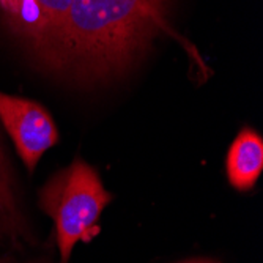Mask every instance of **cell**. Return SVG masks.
I'll list each match as a JSON object with an SVG mask.
<instances>
[{"label":"cell","instance_id":"5b68a950","mask_svg":"<svg viewBox=\"0 0 263 263\" xmlns=\"http://www.w3.org/2000/svg\"><path fill=\"white\" fill-rule=\"evenodd\" d=\"M29 240L30 232L19 205L13 171L0 142V252L16 249Z\"/></svg>","mask_w":263,"mask_h":263},{"label":"cell","instance_id":"3957f363","mask_svg":"<svg viewBox=\"0 0 263 263\" xmlns=\"http://www.w3.org/2000/svg\"><path fill=\"white\" fill-rule=\"evenodd\" d=\"M0 122L29 172L35 171L44 152L57 143L59 131L52 117L35 101L0 91Z\"/></svg>","mask_w":263,"mask_h":263},{"label":"cell","instance_id":"52a82bcc","mask_svg":"<svg viewBox=\"0 0 263 263\" xmlns=\"http://www.w3.org/2000/svg\"><path fill=\"white\" fill-rule=\"evenodd\" d=\"M181 263H219L216 260H211V258H194V260H186Z\"/></svg>","mask_w":263,"mask_h":263},{"label":"cell","instance_id":"8992f818","mask_svg":"<svg viewBox=\"0 0 263 263\" xmlns=\"http://www.w3.org/2000/svg\"><path fill=\"white\" fill-rule=\"evenodd\" d=\"M263 171V139L245 128L233 140L227 155V177L238 191H249L255 186Z\"/></svg>","mask_w":263,"mask_h":263},{"label":"cell","instance_id":"7a4b0ae2","mask_svg":"<svg viewBox=\"0 0 263 263\" xmlns=\"http://www.w3.org/2000/svg\"><path fill=\"white\" fill-rule=\"evenodd\" d=\"M112 194L97 171L81 158L57 172L40 191V206L55 224L60 263H68L73 248L88 241Z\"/></svg>","mask_w":263,"mask_h":263},{"label":"cell","instance_id":"277c9868","mask_svg":"<svg viewBox=\"0 0 263 263\" xmlns=\"http://www.w3.org/2000/svg\"><path fill=\"white\" fill-rule=\"evenodd\" d=\"M71 2L73 0H0V10L11 30L35 49Z\"/></svg>","mask_w":263,"mask_h":263},{"label":"cell","instance_id":"6da1fadb","mask_svg":"<svg viewBox=\"0 0 263 263\" xmlns=\"http://www.w3.org/2000/svg\"><path fill=\"white\" fill-rule=\"evenodd\" d=\"M169 7L171 0H73L33 51L74 76H115L167 30Z\"/></svg>","mask_w":263,"mask_h":263}]
</instances>
